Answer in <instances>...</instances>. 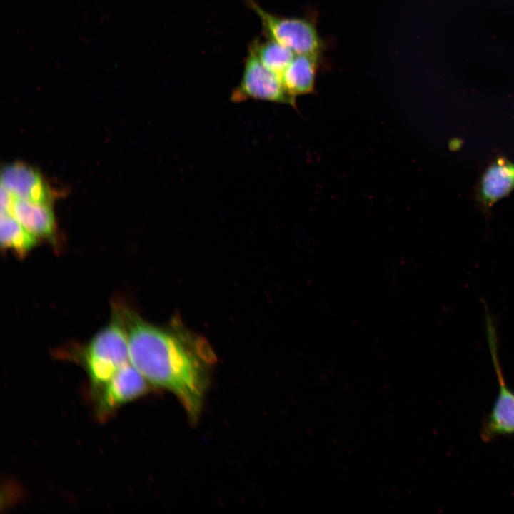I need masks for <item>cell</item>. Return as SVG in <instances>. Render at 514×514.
Returning <instances> with one entry per match:
<instances>
[{"label":"cell","mask_w":514,"mask_h":514,"mask_svg":"<svg viewBox=\"0 0 514 514\" xmlns=\"http://www.w3.org/2000/svg\"><path fill=\"white\" fill-rule=\"evenodd\" d=\"M258 17L267 39L274 40L295 54L321 56L326 42L321 37L313 17H286L273 14L254 0H245Z\"/></svg>","instance_id":"cell-3"},{"label":"cell","mask_w":514,"mask_h":514,"mask_svg":"<svg viewBox=\"0 0 514 514\" xmlns=\"http://www.w3.org/2000/svg\"><path fill=\"white\" fill-rule=\"evenodd\" d=\"M148 383L131 363L124 365L97 390L98 411L102 415L108 414L120 405L139 398L148 391Z\"/></svg>","instance_id":"cell-6"},{"label":"cell","mask_w":514,"mask_h":514,"mask_svg":"<svg viewBox=\"0 0 514 514\" xmlns=\"http://www.w3.org/2000/svg\"><path fill=\"white\" fill-rule=\"evenodd\" d=\"M321 56L296 54L281 76L288 94L293 99L313 91Z\"/></svg>","instance_id":"cell-9"},{"label":"cell","mask_w":514,"mask_h":514,"mask_svg":"<svg viewBox=\"0 0 514 514\" xmlns=\"http://www.w3.org/2000/svg\"><path fill=\"white\" fill-rule=\"evenodd\" d=\"M130 363L151 384L178 398L193 420L208 386L207 361L180 337L136 317L128 318Z\"/></svg>","instance_id":"cell-1"},{"label":"cell","mask_w":514,"mask_h":514,"mask_svg":"<svg viewBox=\"0 0 514 514\" xmlns=\"http://www.w3.org/2000/svg\"><path fill=\"white\" fill-rule=\"evenodd\" d=\"M16 196L1 186V213L11 214Z\"/></svg>","instance_id":"cell-13"},{"label":"cell","mask_w":514,"mask_h":514,"mask_svg":"<svg viewBox=\"0 0 514 514\" xmlns=\"http://www.w3.org/2000/svg\"><path fill=\"white\" fill-rule=\"evenodd\" d=\"M1 246L24 255L36 244V237L11 214L1 213Z\"/></svg>","instance_id":"cell-11"},{"label":"cell","mask_w":514,"mask_h":514,"mask_svg":"<svg viewBox=\"0 0 514 514\" xmlns=\"http://www.w3.org/2000/svg\"><path fill=\"white\" fill-rule=\"evenodd\" d=\"M84 361L96 391L119 368L130 363L127 331L119 318H115L92 338L86 350Z\"/></svg>","instance_id":"cell-2"},{"label":"cell","mask_w":514,"mask_h":514,"mask_svg":"<svg viewBox=\"0 0 514 514\" xmlns=\"http://www.w3.org/2000/svg\"><path fill=\"white\" fill-rule=\"evenodd\" d=\"M1 186L21 199L42 203L50 200L49 188L39 171L22 163L2 168Z\"/></svg>","instance_id":"cell-8"},{"label":"cell","mask_w":514,"mask_h":514,"mask_svg":"<svg viewBox=\"0 0 514 514\" xmlns=\"http://www.w3.org/2000/svg\"><path fill=\"white\" fill-rule=\"evenodd\" d=\"M490 355L499 386L493 407L482 423L480 435L485 443L514 435V391L506 386L498 353L493 352Z\"/></svg>","instance_id":"cell-7"},{"label":"cell","mask_w":514,"mask_h":514,"mask_svg":"<svg viewBox=\"0 0 514 514\" xmlns=\"http://www.w3.org/2000/svg\"><path fill=\"white\" fill-rule=\"evenodd\" d=\"M231 99L239 102L249 99L295 105V99L286 91L281 78L265 67L249 47L239 84Z\"/></svg>","instance_id":"cell-4"},{"label":"cell","mask_w":514,"mask_h":514,"mask_svg":"<svg viewBox=\"0 0 514 514\" xmlns=\"http://www.w3.org/2000/svg\"><path fill=\"white\" fill-rule=\"evenodd\" d=\"M11 215L36 238H48L54 234V216L49 203L32 202L16 197Z\"/></svg>","instance_id":"cell-10"},{"label":"cell","mask_w":514,"mask_h":514,"mask_svg":"<svg viewBox=\"0 0 514 514\" xmlns=\"http://www.w3.org/2000/svg\"><path fill=\"white\" fill-rule=\"evenodd\" d=\"M514 191V162L503 156L495 157L485 167L474 188V198L488 218L494 205Z\"/></svg>","instance_id":"cell-5"},{"label":"cell","mask_w":514,"mask_h":514,"mask_svg":"<svg viewBox=\"0 0 514 514\" xmlns=\"http://www.w3.org/2000/svg\"><path fill=\"white\" fill-rule=\"evenodd\" d=\"M249 47L265 67L280 76L296 55L286 46L270 39L254 40Z\"/></svg>","instance_id":"cell-12"}]
</instances>
